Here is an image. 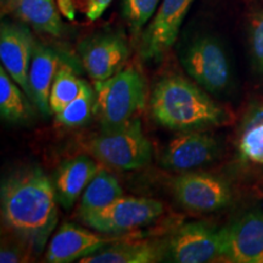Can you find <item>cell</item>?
Instances as JSON below:
<instances>
[{"label": "cell", "mask_w": 263, "mask_h": 263, "mask_svg": "<svg viewBox=\"0 0 263 263\" xmlns=\"http://www.w3.org/2000/svg\"><path fill=\"white\" fill-rule=\"evenodd\" d=\"M57 201L54 183L35 167L16 171L2 183L3 222L37 254L57 226Z\"/></svg>", "instance_id": "1"}, {"label": "cell", "mask_w": 263, "mask_h": 263, "mask_svg": "<svg viewBox=\"0 0 263 263\" xmlns=\"http://www.w3.org/2000/svg\"><path fill=\"white\" fill-rule=\"evenodd\" d=\"M150 105L156 122L172 130H201L228 121L227 111L205 89L180 76L162 78L154 88Z\"/></svg>", "instance_id": "2"}, {"label": "cell", "mask_w": 263, "mask_h": 263, "mask_svg": "<svg viewBox=\"0 0 263 263\" xmlns=\"http://www.w3.org/2000/svg\"><path fill=\"white\" fill-rule=\"evenodd\" d=\"M146 82L133 66L106 81L95 82L94 115L101 127L126 123L145 106Z\"/></svg>", "instance_id": "3"}, {"label": "cell", "mask_w": 263, "mask_h": 263, "mask_svg": "<svg viewBox=\"0 0 263 263\" xmlns=\"http://www.w3.org/2000/svg\"><path fill=\"white\" fill-rule=\"evenodd\" d=\"M88 147L101 163L121 171L141 168L153 157V145L137 117L117 126L103 127Z\"/></svg>", "instance_id": "4"}, {"label": "cell", "mask_w": 263, "mask_h": 263, "mask_svg": "<svg viewBox=\"0 0 263 263\" xmlns=\"http://www.w3.org/2000/svg\"><path fill=\"white\" fill-rule=\"evenodd\" d=\"M179 60L193 81L209 93H224L232 83L226 49L215 35H196L183 48Z\"/></svg>", "instance_id": "5"}, {"label": "cell", "mask_w": 263, "mask_h": 263, "mask_svg": "<svg viewBox=\"0 0 263 263\" xmlns=\"http://www.w3.org/2000/svg\"><path fill=\"white\" fill-rule=\"evenodd\" d=\"M163 203L149 197L121 196L106 207L78 215L88 228L103 234H121L154 222L163 213Z\"/></svg>", "instance_id": "6"}, {"label": "cell", "mask_w": 263, "mask_h": 263, "mask_svg": "<svg viewBox=\"0 0 263 263\" xmlns=\"http://www.w3.org/2000/svg\"><path fill=\"white\" fill-rule=\"evenodd\" d=\"M172 192L184 209L195 213H210L232 202V188L224 179L211 173L185 172L172 180Z\"/></svg>", "instance_id": "7"}, {"label": "cell", "mask_w": 263, "mask_h": 263, "mask_svg": "<svg viewBox=\"0 0 263 263\" xmlns=\"http://www.w3.org/2000/svg\"><path fill=\"white\" fill-rule=\"evenodd\" d=\"M167 257L176 263H206L222 258V228L202 222L180 226L166 240Z\"/></svg>", "instance_id": "8"}, {"label": "cell", "mask_w": 263, "mask_h": 263, "mask_svg": "<svg viewBox=\"0 0 263 263\" xmlns=\"http://www.w3.org/2000/svg\"><path fill=\"white\" fill-rule=\"evenodd\" d=\"M78 55L91 80L103 82L123 70L129 47L121 33L101 32L83 39L78 45Z\"/></svg>", "instance_id": "9"}, {"label": "cell", "mask_w": 263, "mask_h": 263, "mask_svg": "<svg viewBox=\"0 0 263 263\" xmlns=\"http://www.w3.org/2000/svg\"><path fill=\"white\" fill-rule=\"evenodd\" d=\"M222 258L263 263V211H252L222 228Z\"/></svg>", "instance_id": "10"}, {"label": "cell", "mask_w": 263, "mask_h": 263, "mask_svg": "<svg viewBox=\"0 0 263 263\" xmlns=\"http://www.w3.org/2000/svg\"><path fill=\"white\" fill-rule=\"evenodd\" d=\"M194 0H162L141 38V55L160 60L178 37L184 18Z\"/></svg>", "instance_id": "11"}, {"label": "cell", "mask_w": 263, "mask_h": 263, "mask_svg": "<svg viewBox=\"0 0 263 263\" xmlns=\"http://www.w3.org/2000/svg\"><path fill=\"white\" fill-rule=\"evenodd\" d=\"M35 41L24 22L3 21L0 26V60L10 77L29 98L28 73Z\"/></svg>", "instance_id": "12"}, {"label": "cell", "mask_w": 263, "mask_h": 263, "mask_svg": "<svg viewBox=\"0 0 263 263\" xmlns=\"http://www.w3.org/2000/svg\"><path fill=\"white\" fill-rule=\"evenodd\" d=\"M219 151L218 141L210 134L200 129L184 130L164 147L160 164L167 170L189 171L215 161Z\"/></svg>", "instance_id": "13"}, {"label": "cell", "mask_w": 263, "mask_h": 263, "mask_svg": "<svg viewBox=\"0 0 263 263\" xmlns=\"http://www.w3.org/2000/svg\"><path fill=\"white\" fill-rule=\"evenodd\" d=\"M116 239H107L91 230L72 223H64L50 239L45 261L50 263H70L100 251Z\"/></svg>", "instance_id": "14"}, {"label": "cell", "mask_w": 263, "mask_h": 263, "mask_svg": "<svg viewBox=\"0 0 263 263\" xmlns=\"http://www.w3.org/2000/svg\"><path fill=\"white\" fill-rule=\"evenodd\" d=\"M61 61L60 52L41 43H35L28 73L31 91L29 99L44 116L51 114L49 98L52 82Z\"/></svg>", "instance_id": "15"}, {"label": "cell", "mask_w": 263, "mask_h": 263, "mask_svg": "<svg viewBox=\"0 0 263 263\" xmlns=\"http://www.w3.org/2000/svg\"><path fill=\"white\" fill-rule=\"evenodd\" d=\"M99 168L100 166L88 156H77L62 162L52 182L58 202L65 209H71Z\"/></svg>", "instance_id": "16"}, {"label": "cell", "mask_w": 263, "mask_h": 263, "mask_svg": "<svg viewBox=\"0 0 263 263\" xmlns=\"http://www.w3.org/2000/svg\"><path fill=\"white\" fill-rule=\"evenodd\" d=\"M167 257L166 241H115L100 251L80 259L81 263H155Z\"/></svg>", "instance_id": "17"}, {"label": "cell", "mask_w": 263, "mask_h": 263, "mask_svg": "<svg viewBox=\"0 0 263 263\" xmlns=\"http://www.w3.org/2000/svg\"><path fill=\"white\" fill-rule=\"evenodd\" d=\"M2 11L50 35L64 31L57 0H2Z\"/></svg>", "instance_id": "18"}, {"label": "cell", "mask_w": 263, "mask_h": 263, "mask_svg": "<svg viewBox=\"0 0 263 263\" xmlns=\"http://www.w3.org/2000/svg\"><path fill=\"white\" fill-rule=\"evenodd\" d=\"M121 196H123V190L116 177L106 170L99 168L82 194L78 215L106 207Z\"/></svg>", "instance_id": "19"}, {"label": "cell", "mask_w": 263, "mask_h": 263, "mask_svg": "<svg viewBox=\"0 0 263 263\" xmlns=\"http://www.w3.org/2000/svg\"><path fill=\"white\" fill-rule=\"evenodd\" d=\"M25 91L10 77L4 67H0V115L9 122H24L31 116L32 111L26 100Z\"/></svg>", "instance_id": "20"}, {"label": "cell", "mask_w": 263, "mask_h": 263, "mask_svg": "<svg viewBox=\"0 0 263 263\" xmlns=\"http://www.w3.org/2000/svg\"><path fill=\"white\" fill-rule=\"evenodd\" d=\"M85 84L87 82L81 80L77 73H74L72 65L64 59L59 66L51 85L50 98H49L51 114H59L66 105L74 100L83 90Z\"/></svg>", "instance_id": "21"}, {"label": "cell", "mask_w": 263, "mask_h": 263, "mask_svg": "<svg viewBox=\"0 0 263 263\" xmlns=\"http://www.w3.org/2000/svg\"><path fill=\"white\" fill-rule=\"evenodd\" d=\"M240 155L250 162L263 164V106L250 112L239 136Z\"/></svg>", "instance_id": "22"}, {"label": "cell", "mask_w": 263, "mask_h": 263, "mask_svg": "<svg viewBox=\"0 0 263 263\" xmlns=\"http://www.w3.org/2000/svg\"><path fill=\"white\" fill-rule=\"evenodd\" d=\"M112 0H57L61 16L74 24L87 25L97 21Z\"/></svg>", "instance_id": "23"}, {"label": "cell", "mask_w": 263, "mask_h": 263, "mask_svg": "<svg viewBox=\"0 0 263 263\" xmlns=\"http://www.w3.org/2000/svg\"><path fill=\"white\" fill-rule=\"evenodd\" d=\"M95 93L89 84H85L83 90L74 100L66 105L60 112L55 115L57 121L62 126L77 127L87 123L94 115Z\"/></svg>", "instance_id": "24"}, {"label": "cell", "mask_w": 263, "mask_h": 263, "mask_svg": "<svg viewBox=\"0 0 263 263\" xmlns=\"http://www.w3.org/2000/svg\"><path fill=\"white\" fill-rule=\"evenodd\" d=\"M161 0H122V15L130 31L138 33L156 14Z\"/></svg>", "instance_id": "25"}, {"label": "cell", "mask_w": 263, "mask_h": 263, "mask_svg": "<svg viewBox=\"0 0 263 263\" xmlns=\"http://www.w3.org/2000/svg\"><path fill=\"white\" fill-rule=\"evenodd\" d=\"M248 42L252 67L258 74L263 76V10H258L250 16Z\"/></svg>", "instance_id": "26"}, {"label": "cell", "mask_w": 263, "mask_h": 263, "mask_svg": "<svg viewBox=\"0 0 263 263\" xmlns=\"http://www.w3.org/2000/svg\"><path fill=\"white\" fill-rule=\"evenodd\" d=\"M24 246L26 244L15 245V244H5L2 246L0 250V262L2 263H14V262H24L27 259L28 256L25 254ZM28 248V246H27Z\"/></svg>", "instance_id": "27"}]
</instances>
